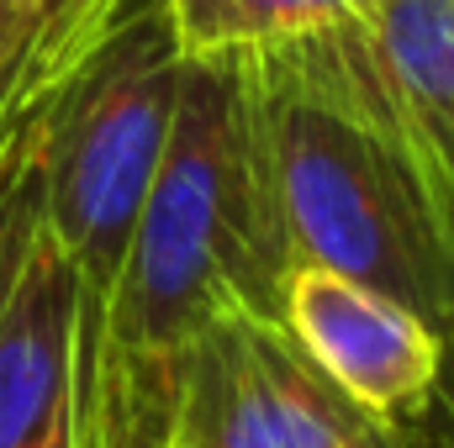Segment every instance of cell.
<instances>
[{
	"label": "cell",
	"mask_w": 454,
	"mask_h": 448,
	"mask_svg": "<svg viewBox=\"0 0 454 448\" xmlns=\"http://www.w3.org/2000/svg\"><path fill=\"white\" fill-rule=\"evenodd\" d=\"M248 69L291 259L348 274L423 317L450 353L454 390V201L364 16L254 48Z\"/></svg>",
	"instance_id": "6da1fadb"
},
{
	"label": "cell",
	"mask_w": 454,
	"mask_h": 448,
	"mask_svg": "<svg viewBox=\"0 0 454 448\" xmlns=\"http://www.w3.org/2000/svg\"><path fill=\"white\" fill-rule=\"evenodd\" d=\"M291 264L248 53L191 58L164 158L106 296L112 337L132 353L175 359L227 306L280 317Z\"/></svg>",
	"instance_id": "7a4b0ae2"
},
{
	"label": "cell",
	"mask_w": 454,
	"mask_h": 448,
	"mask_svg": "<svg viewBox=\"0 0 454 448\" xmlns=\"http://www.w3.org/2000/svg\"><path fill=\"white\" fill-rule=\"evenodd\" d=\"M185 64L164 0H112L43 112V227L96 296H112L127 259L180 112Z\"/></svg>",
	"instance_id": "3957f363"
},
{
	"label": "cell",
	"mask_w": 454,
	"mask_h": 448,
	"mask_svg": "<svg viewBox=\"0 0 454 448\" xmlns=\"http://www.w3.org/2000/svg\"><path fill=\"white\" fill-rule=\"evenodd\" d=\"M180 448H343L364 422L280 317L227 306L169 359Z\"/></svg>",
	"instance_id": "277c9868"
},
{
	"label": "cell",
	"mask_w": 454,
	"mask_h": 448,
	"mask_svg": "<svg viewBox=\"0 0 454 448\" xmlns=\"http://www.w3.org/2000/svg\"><path fill=\"white\" fill-rule=\"evenodd\" d=\"M280 322L317 375L364 417L412 433H423L434 412L454 417L444 343L391 296L323 264H291L280 285Z\"/></svg>",
	"instance_id": "5b68a950"
},
{
	"label": "cell",
	"mask_w": 454,
	"mask_h": 448,
	"mask_svg": "<svg viewBox=\"0 0 454 448\" xmlns=\"http://www.w3.org/2000/svg\"><path fill=\"white\" fill-rule=\"evenodd\" d=\"M80 280L48 227L0 306V448H64Z\"/></svg>",
	"instance_id": "8992f818"
},
{
	"label": "cell",
	"mask_w": 454,
	"mask_h": 448,
	"mask_svg": "<svg viewBox=\"0 0 454 448\" xmlns=\"http://www.w3.org/2000/svg\"><path fill=\"white\" fill-rule=\"evenodd\" d=\"M64 448H180L169 359L121 348L106 322V296L85 285L74 322V385H69Z\"/></svg>",
	"instance_id": "52a82bcc"
},
{
	"label": "cell",
	"mask_w": 454,
	"mask_h": 448,
	"mask_svg": "<svg viewBox=\"0 0 454 448\" xmlns=\"http://www.w3.org/2000/svg\"><path fill=\"white\" fill-rule=\"evenodd\" d=\"M364 27L454 201V0H375Z\"/></svg>",
	"instance_id": "ba28073f"
},
{
	"label": "cell",
	"mask_w": 454,
	"mask_h": 448,
	"mask_svg": "<svg viewBox=\"0 0 454 448\" xmlns=\"http://www.w3.org/2000/svg\"><path fill=\"white\" fill-rule=\"evenodd\" d=\"M375 0H164V16L185 58L254 53L348 16H364Z\"/></svg>",
	"instance_id": "9c48e42d"
},
{
	"label": "cell",
	"mask_w": 454,
	"mask_h": 448,
	"mask_svg": "<svg viewBox=\"0 0 454 448\" xmlns=\"http://www.w3.org/2000/svg\"><path fill=\"white\" fill-rule=\"evenodd\" d=\"M112 5V0H106ZM85 48V42H80ZM53 101V96H48ZM48 112V106H43ZM43 112L37 121L11 143V153L0 158V306L27 264V248L43 227V180H37V132H43Z\"/></svg>",
	"instance_id": "30bf717a"
},
{
	"label": "cell",
	"mask_w": 454,
	"mask_h": 448,
	"mask_svg": "<svg viewBox=\"0 0 454 448\" xmlns=\"http://www.w3.org/2000/svg\"><path fill=\"white\" fill-rule=\"evenodd\" d=\"M343 448H423V433L396 428V422H380V417H364Z\"/></svg>",
	"instance_id": "8fae6325"
},
{
	"label": "cell",
	"mask_w": 454,
	"mask_h": 448,
	"mask_svg": "<svg viewBox=\"0 0 454 448\" xmlns=\"http://www.w3.org/2000/svg\"><path fill=\"white\" fill-rule=\"evenodd\" d=\"M53 0H0V16H43Z\"/></svg>",
	"instance_id": "7c38bea8"
}]
</instances>
